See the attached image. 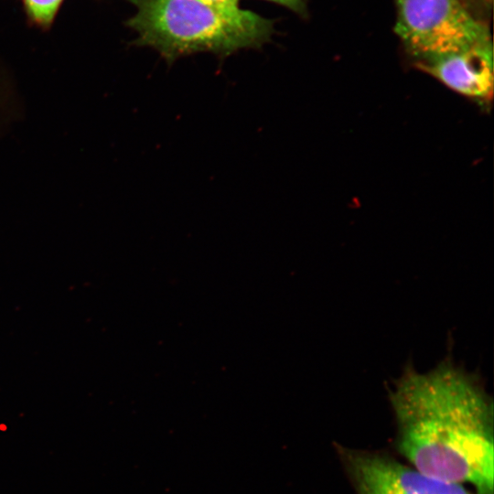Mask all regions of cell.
Returning a JSON list of instances; mask_svg holds the SVG:
<instances>
[{"label":"cell","instance_id":"277c9868","mask_svg":"<svg viewBox=\"0 0 494 494\" xmlns=\"http://www.w3.org/2000/svg\"><path fill=\"white\" fill-rule=\"evenodd\" d=\"M343 459L357 494H477L383 454L345 450Z\"/></svg>","mask_w":494,"mask_h":494},{"label":"cell","instance_id":"7a4b0ae2","mask_svg":"<svg viewBox=\"0 0 494 494\" xmlns=\"http://www.w3.org/2000/svg\"><path fill=\"white\" fill-rule=\"evenodd\" d=\"M135 7L127 25L135 44L150 47L168 62L197 52L229 56L260 48L274 26L250 27L223 17L200 0H129Z\"/></svg>","mask_w":494,"mask_h":494},{"label":"cell","instance_id":"52a82bcc","mask_svg":"<svg viewBox=\"0 0 494 494\" xmlns=\"http://www.w3.org/2000/svg\"><path fill=\"white\" fill-rule=\"evenodd\" d=\"M63 0H24L30 18L40 26H49Z\"/></svg>","mask_w":494,"mask_h":494},{"label":"cell","instance_id":"ba28073f","mask_svg":"<svg viewBox=\"0 0 494 494\" xmlns=\"http://www.w3.org/2000/svg\"><path fill=\"white\" fill-rule=\"evenodd\" d=\"M468 9L479 19L486 21L491 10L492 0H463Z\"/></svg>","mask_w":494,"mask_h":494},{"label":"cell","instance_id":"3957f363","mask_svg":"<svg viewBox=\"0 0 494 494\" xmlns=\"http://www.w3.org/2000/svg\"><path fill=\"white\" fill-rule=\"evenodd\" d=\"M394 31L416 62L491 40L486 21L463 0H394Z\"/></svg>","mask_w":494,"mask_h":494},{"label":"cell","instance_id":"9c48e42d","mask_svg":"<svg viewBox=\"0 0 494 494\" xmlns=\"http://www.w3.org/2000/svg\"><path fill=\"white\" fill-rule=\"evenodd\" d=\"M281 5L291 11L304 16L306 13V0H267Z\"/></svg>","mask_w":494,"mask_h":494},{"label":"cell","instance_id":"6da1fadb","mask_svg":"<svg viewBox=\"0 0 494 494\" xmlns=\"http://www.w3.org/2000/svg\"><path fill=\"white\" fill-rule=\"evenodd\" d=\"M397 447L431 477L494 493L492 401L478 377L448 357L420 373L411 365L390 392Z\"/></svg>","mask_w":494,"mask_h":494},{"label":"cell","instance_id":"8992f818","mask_svg":"<svg viewBox=\"0 0 494 494\" xmlns=\"http://www.w3.org/2000/svg\"><path fill=\"white\" fill-rule=\"evenodd\" d=\"M214 9L223 17L250 27H263L274 26L273 20L240 7L239 0H200Z\"/></svg>","mask_w":494,"mask_h":494},{"label":"cell","instance_id":"5b68a950","mask_svg":"<svg viewBox=\"0 0 494 494\" xmlns=\"http://www.w3.org/2000/svg\"><path fill=\"white\" fill-rule=\"evenodd\" d=\"M417 67L464 96L478 100L492 97L491 40L459 52L417 62Z\"/></svg>","mask_w":494,"mask_h":494}]
</instances>
